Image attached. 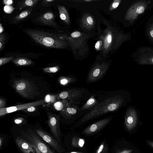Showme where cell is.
<instances>
[{
  "instance_id": "obj_28",
  "label": "cell",
  "mask_w": 153,
  "mask_h": 153,
  "mask_svg": "<svg viewBox=\"0 0 153 153\" xmlns=\"http://www.w3.org/2000/svg\"><path fill=\"white\" fill-rule=\"evenodd\" d=\"M6 38L5 35L4 34L0 35V50H2L4 47V44Z\"/></svg>"
},
{
  "instance_id": "obj_7",
  "label": "cell",
  "mask_w": 153,
  "mask_h": 153,
  "mask_svg": "<svg viewBox=\"0 0 153 153\" xmlns=\"http://www.w3.org/2000/svg\"><path fill=\"white\" fill-rule=\"evenodd\" d=\"M20 135V137L36 147L42 153H50L51 150L43 142L35 131L28 129L22 131Z\"/></svg>"
},
{
  "instance_id": "obj_27",
  "label": "cell",
  "mask_w": 153,
  "mask_h": 153,
  "mask_svg": "<svg viewBox=\"0 0 153 153\" xmlns=\"http://www.w3.org/2000/svg\"><path fill=\"white\" fill-rule=\"evenodd\" d=\"M14 57L10 56L7 57L1 58L0 59V66H1L7 63H8L12 60H13Z\"/></svg>"
},
{
  "instance_id": "obj_3",
  "label": "cell",
  "mask_w": 153,
  "mask_h": 153,
  "mask_svg": "<svg viewBox=\"0 0 153 153\" xmlns=\"http://www.w3.org/2000/svg\"><path fill=\"white\" fill-rule=\"evenodd\" d=\"M64 39L71 46L74 57L77 59L85 57L89 50L88 41L94 35L92 33H86L74 31L70 36L62 34Z\"/></svg>"
},
{
  "instance_id": "obj_44",
  "label": "cell",
  "mask_w": 153,
  "mask_h": 153,
  "mask_svg": "<svg viewBox=\"0 0 153 153\" xmlns=\"http://www.w3.org/2000/svg\"><path fill=\"white\" fill-rule=\"evenodd\" d=\"M50 153H54L51 150Z\"/></svg>"
},
{
  "instance_id": "obj_33",
  "label": "cell",
  "mask_w": 153,
  "mask_h": 153,
  "mask_svg": "<svg viewBox=\"0 0 153 153\" xmlns=\"http://www.w3.org/2000/svg\"><path fill=\"white\" fill-rule=\"evenodd\" d=\"M23 121V119L21 118L16 119L14 120L15 123L17 124H22Z\"/></svg>"
},
{
  "instance_id": "obj_5",
  "label": "cell",
  "mask_w": 153,
  "mask_h": 153,
  "mask_svg": "<svg viewBox=\"0 0 153 153\" xmlns=\"http://www.w3.org/2000/svg\"><path fill=\"white\" fill-rule=\"evenodd\" d=\"M93 93L84 88L73 87L61 92L59 94V97L72 104L77 105L85 103Z\"/></svg>"
},
{
  "instance_id": "obj_19",
  "label": "cell",
  "mask_w": 153,
  "mask_h": 153,
  "mask_svg": "<svg viewBox=\"0 0 153 153\" xmlns=\"http://www.w3.org/2000/svg\"><path fill=\"white\" fill-rule=\"evenodd\" d=\"M32 11V7H30L22 12L19 15L15 16L13 23L16 24L28 16Z\"/></svg>"
},
{
  "instance_id": "obj_43",
  "label": "cell",
  "mask_w": 153,
  "mask_h": 153,
  "mask_svg": "<svg viewBox=\"0 0 153 153\" xmlns=\"http://www.w3.org/2000/svg\"><path fill=\"white\" fill-rule=\"evenodd\" d=\"M69 153H84L82 152H70Z\"/></svg>"
},
{
  "instance_id": "obj_45",
  "label": "cell",
  "mask_w": 153,
  "mask_h": 153,
  "mask_svg": "<svg viewBox=\"0 0 153 153\" xmlns=\"http://www.w3.org/2000/svg\"><path fill=\"white\" fill-rule=\"evenodd\" d=\"M152 62H153V59H152Z\"/></svg>"
},
{
  "instance_id": "obj_14",
  "label": "cell",
  "mask_w": 153,
  "mask_h": 153,
  "mask_svg": "<svg viewBox=\"0 0 153 153\" xmlns=\"http://www.w3.org/2000/svg\"><path fill=\"white\" fill-rule=\"evenodd\" d=\"M48 124L50 131L55 138L60 141L61 132L59 127V119L57 117L51 116L49 117Z\"/></svg>"
},
{
  "instance_id": "obj_41",
  "label": "cell",
  "mask_w": 153,
  "mask_h": 153,
  "mask_svg": "<svg viewBox=\"0 0 153 153\" xmlns=\"http://www.w3.org/2000/svg\"><path fill=\"white\" fill-rule=\"evenodd\" d=\"M36 151V153H42L36 147L33 146Z\"/></svg>"
},
{
  "instance_id": "obj_1",
  "label": "cell",
  "mask_w": 153,
  "mask_h": 153,
  "mask_svg": "<svg viewBox=\"0 0 153 153\" xmlns=\"http://www.w3.org/2000/svg\"><path fill=\"white\" fill-rule=\"evenodd\" d=\"M96 92L98 102L97 104L83 115L76 125L80 126L108 113L116 112L127 105L131 101V94L125 90Z\"/></svg>"
},
{
  "instance_id": "obj_23",
  "label": "cell",
  "mask_w": 153,
  "mask_h": 153,
  "mask_svg": "<svg viewBox=\"0 0 153 153\" xmlns=\"http://www.w3.org/2000/svg\"><path fill=\"white\" fill-rule=\"evenodd\" d=\"M77 81L76 79L74 76L63 78L60 81L61 83L63 85L75 83Z\"/></svg>"
},
{
  "instance_id": "obj_37",
  "label": "cell",
  "mask_w": 153,
  "mask_h": 153,
  "mask_svg": "<svg viewBox=\"0 0 153 153\" xmlns=\"http://www.w3.org/2000/svg\"><path fill=\"white\" fill-rule=\"evenodd\" d=\"M146 142L148 144L153 148V141L149 140H146Z\"/></svg>"
},
{
  "instance_id": "obj_24",
  "label": "cell",
  "mask_w": 153,
  "mask_h": 153,
  "mask_svg": "<svg viewBox=\"0 0 153 153\" xmlns=\"http://www.w3.org/2000/svg\"><path fill=\"white\" fill-rule=\"evenodd\" d=\"M59 66H56L53 67H48L44 68L43 70L44 71L48 73H55L57 72L59 70Z\"/></svg>"
},
{
  "instance_id": "obj_39",
  "label": "cell",
  "mask_w": 153,
  "mask_h": 153,
  "mask_svg": "<svg viewBox=\"0 0 153 153\" xmlns=\"http://www.w3.org/2000/svg\"><path fill=\"white\" fill-rule=\"evenodd\" d=\"M4 101L3 100H2L1 99H0V108H2V107H4Z\"/></svg>"
},
{
  "instance_id": "obj_4",
  "label": "cell",
  "mask_w": 153,
  "mask_h": 153,
  "mask_svg": "<svg viewBox=\"0 0 153 153\" xmlns=\"http://www.w3.org/2000/svg\"><path fill=\"white\" fill-rule=\"evenodd\" d=\"M106 27L102 32L99 39H102L103 45L101 51L102 54L106 58L107 56L110 53H114L118 48L121 41V36L118 33L115 26L110 24L106 20H104Z\"/></svg>"
},
{
  "instance_id": "obj_30",
  "label": "cell",
  "mask_w": 153,
  "mask_h": 153,
  "mask_svg": "<svg viewBox=\"0 0 153 153\" xmlns=\"http://www.w3.org/2000/svg\"><path fill=\"white\" fill-rule=\"evenodd\" d=\"M144 10V8L143 6L138 7L136 10V13L139 14H140L143 12Z\"/></svg>"
},
{
  "instance_id": "obj_18",
  "label": "cell",
  "mask_w": 153,
  "mask_h": 153,
  "mask_svg": "<svg viewBox=\"0 0 153 153\" xmlns=\"http://www.w3.org/2000/svg\"><path fill=\"white\" fill-rule=\"evenodd\" d=\"M60 17L66 24L69 25L70 21L68 12L66 8L63 6L59 5L58 7Z\"/></svg>"
},
{
  "instance_id": "obj_13",
  "label": "cell",
  "mask_w": 153,
  "mask_h": 153,
  "mask_svg": "<svg viewBox=\"0 0 153 153\" xmlns=\"http://www.w3.org/2000/svg\"><path fill=\"white\" fill-rule=\"evenodd\" d=\"M80 22L82 29L88 32L93 30L96 24L94 17L88 13H85L82 15Z\"/></svg>"
},
{
  "instance_id": "obj_21",
  "label": "cell",
  "mask_w": 153,
  "mask_h": 153,
  "mask_svg": "<svg viewBox=\"0 0 153 153\" xmlns=\"http://www.w3.org/2000/svg\"><path fill=\"white\" fill-rule=\"evenodd\" d=\"M39 0H26L20 2L19 4L20 9L25 7H32L35 6Z\"/></svg>"
},
{
  "instance_id": "obj_8",
  "label": "cell",
  "mask_w": 153,
  "mask_h": 153,
  "mask_svg": "<svg viewBox=\"0 0 153 153\" xmlns=\"http://www.w3.org/2000/svg\"><path fill=\"white\" fill-rule=\"evenodd\" d=\"M140 115L139 110L135 107L129 106L124 116L125 125L128 131L133 129L137 126Z\"/></svg>"
},
{
  "instance_id": "obj_25",
  "label": "cell",
  "mask_w": 153,
  "mask_h": 153,
  "mask_svg": "<svg viewBox=\"0 0 153 153\" xmlns=\"http://www.w3.org/2000/svg\"><path fill=\"white\" fill-rule=\"evenodd\" d=\"M121 1L120 0H115L112 2L110 5L109 10L112 11L116 9L119 5Z\"/></svg>"
},
{
  "instance_id": "obj_11",
  "label": "cell",
  "mask_w": 153,
  "mask_h": 153,
  "mask_svg": "<svg viewBox=\"0 0 153 153\" xmlns=\"http://www.w3.org/2000/svg\"><path fill=\"white\" fill-rule=\"evenodd\" d=\"M88 111L80 110V107L77 105L71 104L63 109L62 113L65 118L69 119L79 117Z\"/></svg>"
},
{
  "instance_id": "obj_34",
  "label": "cell",
  "mask_w": 153,
  "mask_h": 153,
  "mask_svg": "<svg viewBox=\"0 0 153 153\" xmlns=\"http://www.w3.org/2000/svg\"><path fill=\"white\" fill-rule=\"evenodd\" d=\"M132 151V149H125L119 151L117 153H131Z\"/></svg>"
},
{
  "instance_id": "obj_6",
  "label": "cell",
  "mask_w": 153,
  "mask_h": 153,
  "mask_svg": "<svg viewBox=\"0 0 153 153\" xmlns=\"http://www.w3.org/2000/svg\"><path fill=\"white\" fill-rule=\"evenodd\" d=\"M111 64V61L102 60L97 57L90 68L86 79L87 83L95 82L101 79L106 74Z\"/></svg>"
},
{
  "instance_id": "obj_36",
  "label": "cell",
  "mask_w": 153,
  "mask_h": 153,
  "mask_svg": "<svg viewBox=\"0 0 153 153\" xmlns=\"http://www.w3.org/2000/svg\"><path fill=\"white\" fill-rule=\"evenodd\" d=\"M27 110L29 112H33L36 109V108L34 106H31L27 108Z\"/></svg>"
},
{
  "instance_id": "obj_40",
  "label": "cell",
  "mask_w": 153,
  "mask_h": 153,
  "mask_svg": "<svg viewBox=\"0 0 153 153\" xmlns=\"http://www.w3.org/2000/svg\"><path fill=\"white\" fill-rule=\"evenodd\" d=\"M4 29L2 26L1 23L0 25V33L1 34L2 33Z\"/></svg>"
},
{
  "instance_id": "obj_16",
  "label": "cell",
  "mask_w": 153,
  "mask_h": 153,
  "mask_svg": "<svg viewBox=\"0 0 153 153\" xmlns=\"http://www.w3.org/2000/svg\"><path fill=\"white\" fill-rule=\"evenodd\" d=\"M98 99L96 91L93 94L87 101L80 107V109L82 111H89L94 108L98 103Z\"/></svg>"
},
{
  "instance_id": "obj_12",
  "label": "cell",
  "mask_w": 153,
  "mask_h": 153,
  "mask_svg": "<svg viewBox=\"0 0 153 153\" xmlns=\"http://www.w3.org/2000/svg\"><path fill=\"white\" fill-rule=\"evenodd\" d=\"M44 102L43 100L35 101L32 102L12 106L9 107L0 108V116L11 113L20 110L27 109L31 106H36L43 104Z\"/></svg>"
},
{
  "instance_id": "obj_2",
  "label": "cell",
  "mask_w": 153,
  "mask_h": 153,
  "mask_svg": "<svg viewBox=\"0 0 153 153\" xmlns=\"http://www.w3.org/2000/svg\"><path fill=\"white\" fill-rule=\"evenodd\" d=\"M26 32L36 42L46 47L63 49L70 46L62 34L31 29L27 30Z\"/></svg>"
},
{
  "instance_id": "obj_17",
  "label": "cell",
  "mask_w": 153,
  "mask_h": 153,
  "mask_svg": "<svg viewBox=\"0 0 153 153\" xmlns=\"http://www.w3.org/2000/svg\"><path fill=\"white\" fill-rule=\"evenodd\" d=\"M40 20L43 24L51 26L56 27L55 21V16L51 12H48L42 15Z\"/></svg>"
},
{
  "instance_id": "obj_31",
  "label": "cell",
  "mask_w": 153,
  "mask_h": 153,
  "mask_svg": "<svg viewBox=\"0 0 153 153\" xmlns=\"http://www.w3.org/2000/svg\"><path fill=\"white\" fill-rule=\"evenodd\" d=\"M104 145V143L101 144L97 150L96 153H100L103 149Z\"/></svg>"
},
{
  "instance_id": "obj_20",
  "label": "cell",
  "mask_w": 153,
  "mask_h": 153,
  "mask_svg": "<svg viewBox=\"0 0 153 153\" xmlns=\"http://www.w3.org/2000/svg\"><path fill=\"white\" fill-rule=\"evenodd\" d=\"M13 63L19 66H27L33 63L30 60L23 57H19L13 60Z\"/></svg>"
},
{
  "instance_id": "obj_42",
  "label": "cell",
  "mask_w": 153,
  "mask_h": 153,
  "mask_svg": "<svg viewBox=\"0 0 153 153\" xmlns=\"http://www.w3.org/2000/svg\"><path fill=\"white\" fill-rule=\"evenodd\" d=\"M150 34L152 37H153V30H152L150 32Z\"/></svg>"
},
{
  "instance_id": "obj_15",
  "label": "cell",
  "mask_w": 153,
  "mask_h": 153,
  "mask_svg": "<svg viewBox=\"0 0 153 153\" xmlns=\"http://www.w3.org/2000/svg\"><path fill=\"white\" fill-rule=\"evenodd\" d=\"M15 142L19 149L23 153H36L33 147L20 137H17Z\"/></svg>"
},
{
  "instance_id": "obj_32",
  "label": "cell",
  "mask_w": 153,
  "mask_h": 153,
  "mask_svg": "<svg viewBox=\"0 0 153 153\" xmlns=\"http://www.w3.org/2000/svg\"><path fill=\"white\" fill-rule=\"evenodd\" d=\"M54 1V0H44L42 1L41 4L44 6Z\"/></svg>"
},
{
  "instance_id": "obj_10",
  "label": "cell",
  "mask_w": 153,
  "mask_h": 153,
  "mask_svg": "<svg viewBox=\"0 0 153 153\" xmlns=\"http://www.w3.org/2000/svg\"><path fill=\"white\" fill-rule=\"evenodd\" d=\"M115 116H110L96 122L85 129L83 133L85 134H90L97 132L108 124Z\"/></svg>"
},
{
  "instance_id": "obj_35",
  "label": "cell",
  "mask_w": 153,
  "mask_h": 153,
  "mask_svg": "<svg viewBox=\"0 0 153 153\" xmlns=\"http://www.w3.org/2000/svg\"><path fill=\"white\" fill-rule=\"evenodd\" d=\"M4 3L6 4V5H9L11 4L13 2V1L11 0H4L3 1Z\"/></svg>"
},
{
  "instance_id": "obj_9",
  "label": "cell",
  "mask_w": 153,
  "mask_h": 153,
  "mask_svg": "<svg viewBox=\"0 0 153 153\" xmlns=\"http://www.w3.org/2000/svg\"><path fill=\"white\" fill-rule=\"evenodd\" d=\"M35 131L39 136L58 152H63L64 150L58 140L48 133L40 129H36Z\"/></svg>"
},
{
  "instance_id": "obj_38",
  "label": "cell",
  "mask_w": 153,
  "mask_h": 153,
  "mask_svg": "<svg viewBox=\"0 0 153 153\" xmlns=\"http://www.w3.org/2000/svg\"><path fill=\"white\" fill-rule=\"evenodd\" d=\"M3 141L4 140L3 138L1 137L0 138V148L1 149V148L2 146L3 145Z\"/></svg>"
},
{
  "instance_id": "obj_26",
  "label": "cell",
  "mask_w": 153,
  "mask_h": 153,
  "mask_svg": "<svg viewBox=\"0 0 153 153\" xmlns=\"http://www.w3.org/2000/svg\"><path fill=\"white\" fill-rule=\"evenodd\" d=\"M97 41L95 45V48L97 51H101L103 45L102 40L100 39Z\"/></svg>"
},
{
  "instance_id": "obj_22",
  "label": "cell",
  "mask_w": 153,
  "mask_h": 153,
  "mask_svg": "<svg viewBox=\"0 0 153 153\" xmlns=\"http://www.w3.org/2000/svg\"><path fill=\"white\" fill-rule=\"evenodd\" d=\"M85 141L83 138L74 137L72 140V145L76 147H82L85 144Z\"/></svg>"
},
{
  "instance_id": "obj_29",
  "label": "cell",
  "mask_w": 153,
  "mask_h": 153,
  "mask_svg": "<svg viewBox=\"0 0 153 153\" xmlns=\"http://www.w3.org/2000/svg\"><path fill=\"white\" fill-rule=\"evenodd\" d=\"M14 9V8L13 7L9 5H6L4 8V12L7 13H11Z\"/></svg>"
}]
</instances>
